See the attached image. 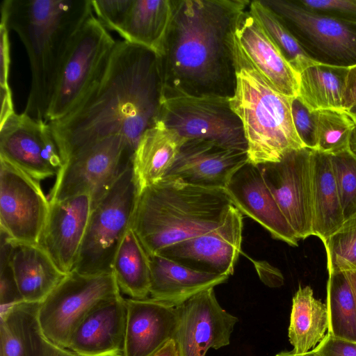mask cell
I'll return each instance as SVG.
<instances>
[{"label": "cell", "mask_w": 356, "mask_h": 356, "mask_svg": "<svg viewBox=\"0 0 356 356\" xmlns=\"http://www.w3.org/2000/svg\"><path fill=\"white\" fill-rule=\"evenodd\" d=\"M161 102L156 53L117 41L106 70L83 100L65 118L49 122L63 163L115 135L124 137L135 152L143 133L158 122Z\"/></svg>", "instance_id": "obj_1"}, {"label": "cell", "mask_w": 356, "mask_h": 356, "mask_svg": "<svg viewBox=\"0 0 356 356\" xmlns=\"http://www.w3.org/2000/svg\"><path fill=\"white\" fill-rule=\"evenodd\" d=\"M248 0H172V17L156 55L162 97L231 98L236 86L233 31Z\"/></svg>", "instance_id": "obj_2"}, {"label": "cell", "mask_w": 356, "mask_h": 356, "mask_svg": "<svg viewBox=\"0 0 356 356\" xmlns=\"http://www.w3.org/2000/svg\"><path fill=\"white\" fill-rule=\"evenodd\" d=\"M90 0H3L1 17L22 42L31 88L24 113L45 121L64 59L92 13Z\"/></svg>", "instance_id": "obj_3"}, {"label": "cell", "mask_w": 356, "mask_h": 356, "mask_svg": "<svg viewBox=\"0 0 356 356\" xmlns=\"http://www.w3.org/2000/svg\"><path fill=\"white\" fill-rule=\"evenodd\" d=\"M232 205L225 188L163 179L138 195L132 229L151 256L218 227Z\"/></svg>", "instance_id": "obj_4"}, {"label": "cell", "mask_w": 356, "mask_h": 356, "mask_svg": "<svg viewBox=\"0 0 356 356\" xmlns=\"http://www.w3.org/2000/svg\"><path fill=\"white\" fill-rule=\"evenodd\" d=\"M292 99L275 90L254 70L236 71L229 103L243 125L249 163L278 162L286 152L305 147L293 124Z\"/></svg>", "instance_id": "obj_5"}, {"label": "cell", "mask_w": 356, "mask_h": 356, "mask_svg": "<svg viewBox=\"0 0 356 356\" xmlns=\"http://www.w3.org/2000/svg\"><path fill=\"white\" fill-rule=\"evenodd\" d=\"M138 196L131 165L92 207L73 270L86 275L113 273L115 253L132 227Z\"/></svg>", "instance_id": "obj_6"}, {"label": "cell", "mask_w": 356, "mask_h": 356, "mask_svg": "<svg viewBox=\"0 0 356 356\" xmlns=\"http://www.w3.org/2000/svg\"><path fill=\"white\" fill-rule=\"evenodd\" d=\"M116 43L92 13L64 59L45 122L59 120L79 105L106 70Z\"/></svg>", "instance_id": "obj_7"}, {"label": "cell", "mask_w": 356, "mask_h": 356, "mask_svg": "<svg viewBox=\"0 0 356 356\" xmlns=\"http://www.w3.org/2000/svg\"><path fill=\"white\" fill-rule=\"evenodd\" d=\"M134 149L115 135L99 140L69 159L56 175L50 203L81 194L92 198V209L120 174L132 165Z\"/></svg>", "instance_id": "obj_8"}, {"label": "cell", "mask_w": 356, "mask_h": 356, "mask_svg": "<svg viewBox=\"0 0 356 356\" xmlns=\"http://www.w3.org/2000/svg\"><path fill=\"white\" fill-rule=\"evenodd\" d=\"M120 294L113 273L86 275L72 270L40 303L38 321L44 336L68 348L74 330L87 314Z\"/></svg>", "instance_id": "obj_9"}, {"label": "cell", "mask_w": 356, "mask_h": 356, "mask_svg": "<svg viewBox=\"0 0 356 356\" xmlns=\"http://www.w3.org/2000/svg\"><path fill=\"white\" fill-rule=\"evenodd\" d=\"M185 140L204 139L247 152L242 123L229 98L174 95L162 97L159 121Z\"/></svg>", "instance_id": "obj_10"}, {"label": "cell", "mask_w": 356, "mask_h": 356, "mask_svg": "<svg viewBox=\"0 0 356 356\" xmlns=\"http://www.w3.org/2000/svg\"><path fill=\"white\" fill-rule=\"evenodd\" d=\"M273 10L314 63L356 65V25L308 10L296 0H261Z\"/></svg>", "instance_id": "obj_11"}, {"label": "cell", "mask_w": 356, "mask_h": 356, "mask_svg": "<svg viewBox=\"0 0 356 356\" xmlns=\"http://www.w3.org/2000/svg\"><path fill=\"white\" fill-rule=\"evenodd\" d=\"M49 211L40 181L0 156L1 231L15 241L39 244Z\"/></svg>", "instance_id": "obj_12"}, {"label": "cell", "mask_w": 356, "mask_h": 356, "mask_svg": "<svg viewBox=\"0 0 356 356\" xmlns=\"http://www.w3.org/2000/svg\"><path fill=\"white\" fill-rule=\"evenodd\" d=\"M312 150L286 152L278 162L258 165L283 215L299 239L312 236Z\"/></svg>", "instance_id": "obj_13"}, {"label": "cell", "mask_w": 356, "mask_h": 356, "mask_svg": "<svg viewBox=\"0 0 356 356\" xmlns=\"http://www.w3.org/2000/svg\"><path fill=\"white\" fill-rule=\"evenodd\" d=\"M0 156L39 181L56 175L64 164L49 122L24 113L0 125Z\"/></svg>", "instance_id": "obj_14"}, {"label": "cell", "mask_w": 356, "mask_h": 356, "mask_svg": "<svg viewBox=\"0 0 356 356\" xmlns=\"http://www.w3.org/2000/svg\"><path fill=\"white\" fill-rule=\"evenodd\" d=\"M233 55L236 72L252 68L279 92L291 97L298 96L299 74L248 8L239 15L235 23Z\"/></svg>", "instance_id": "obj_15"}, {"label": "cell", "mask_w": 356, "mask_h": 356, "mask_svg": "<svg viewBox=\"0 0 356 356\" xmlns=\"http://www.w3.org/2000/svg\"><path fill=\"white\" fill-rule=\"evenodd\" d=\"M213 289L202 291L176 307L178 323L174 340L180 356H205L211 348L229 344L238 318L221 307Z\"/></svg>", "instance_id": "obj_16"}, {"label": "cell", "mask_w": 356, "mask_h": 356, "mask_svg": "<svg viewBox=\"0 0 356 356\" xmlns=\"http://www.w3.org/2000/svg\"><path fill=\"white\" fill-rule=\"evenodd\" d=\"M242 230V213L232 205L218 227L169 246L156 254L195 270L229 276L234 273L241 252Z\"/></svg>", "instance_id": "obj_17"}, {"label": "cell", "mask_w": 356, "mask_h": 356, "mask_svg": "<svg viewBox=\"0 0 356 356\" xmlns=\"http://www.w3.org/2000/svg\"><path fill=\"white\" fill-rule=\"evenodd\" d=\"M248 161L245 151L225 148L208 140L188 139L182 144L163 179L225 188L233 175Z\"/></svg>", "instance_id": "obj_18"}, {"label": "cell", "mask_w": 356, "mask_h": 356, "mask_svg": "<svg viewBox=\"0 0 356 356\" xmlns=\"http://www.w3.org/2000/svg\"><path fill=\"white\" fill-rule=\"evenodd\" d=\"M233 205L276 239L298 246L300 240L278 207L258 165L248 161L231 177L225 187Z\"/></svg>", "instance_id": "obj_19"}, {"label": "cell", "mask_w": 356, "mask_h": 356, "mask_svg": "<svg viewBox=\"0 0 356 356\" xmlns=\"http://www.w3.org/2000/svg\"><path fill=\"white\" fill-rule=\"evenodd\" d=\"M92 211V198L81 194L50 203L40 245L65 274L74 270Z\"/></svg>", "instance_id": "obj_20"}, {"label": "cell", "mask_w": 356, "mask_h": 356, "mask_svg": "<svg viewBox=\"0 0 356 356\" xmlns=\"http://www.w3.org/2000/svg\"><path fill=\"white\" fill-rule=\"evenodd\" d=\"M127 321L126 298L106 299L81 321L68 348L79 356H124Z\"/></svg>", "instance_id": "obj_21"}, {"label": "cell", "mask_w": 356, "mask_h": 356, "mask_svg": "<svg viewBox=\"0 0 356 356\" xmlns=\"http://www.w3.org/2000/svg\"><path fill=\"white\" fill-rule=\"evenodd\" d=\"M127 321L124 356H153L174 339L176 307L152 298H126Z\"/></svg>", "instance_id": "obj_22"}, {"label": "cell", "mask_w": 356, "mask_h": 356, "mask_svg": "<svg viewBox=\"0 0 356 356\" xmlns=\"http://www.w3.org/2000/svg\"><path fill=\"white\" fill-rule=\"evenodd\" d=\"M151 298L177 307L229 276L195 270L159 254L149 256Z\"/></svg>", "instance_id": "obj_23"}, {"label": "cell", "mask_w": 356, "mask_h": 356, "mask_svg": "<svg viewBox=\"0 0 356 356\" xmlns=\"http://www.w3.org/2000/svg\"><path fill=\"white\" fill-rule=\"evenodd\" d=\"M8 238L9 259L24 301L41 303L67 274L40 244Z\"/></svg>", "instance_id": "obj_24"}, {"label": "cell", "mask_w": 356, "mask_h": 356, "mask_svg": "<svg viewBox=\"0 0 356 356\" xmlns=\"http://www.w3.org/2000/svg\"><path fill=\"white\" fill-rule=\"evenodd\" d=\"M185 140L176 131L161 122L143 133L132 159L138 195L165 177Z\"/></svg>", "instance_id": "obj_25"}, {"label": "cell", "mask_w": 356, "mask_h": 356, "mask_svg": "<svg viewBox=\"0 0 356 356\" xmlns=\"http://www.w3.org/2000/svg\"><path fill=\"white\" fill-rule=\"evenodd\" d=\"M312 236L324 243L344 222L330 154L312 150Z\"/></svg>", "instance_id": "obj_26"}, {"label": "cell", "mask_w": 356, "mask_h": 356, "mask_svg": "<svg viewBox=\"0 0 356 356\" xmlns=\"http://www.w3.org/2000/svg\"><path fill=\"white\" fill-rule=\"evenodd\" d=\"M39 305L22 302L0 312V356H44L47 339L38 321Z\"/></svg>", "instance_id": "obj_27"}, {"label": "cell", "mask_w": 356, "mask_h": 356, "mask_svg": "<svg viewBox=\"0 0 356 356\" xmlns=\"http://www.w3.org/2000/svg\"><path fill=\"white\" fill-rule=\"evenodd\" d=\"M172 0H133L119 33L124 40L154 51L163 46L172 17Z\"/></svg>", "instance_id": "obj_28"}, {"label": "cell", "mask_w": 356, "mask_h": 356, "mask_svg": "<svg viewBox=\"0 0 356 356\" xmlns=\"http://www.w3.org/2000/svg\"><path fill=\"white\" fill-rule=\"evenodd\" d=\"M328 330L325 304L314 297L309 286H299L292 300L288 336L293 351L303 354L314 349Z\"/></svg>", "instance_id": "obj_29"}, {"label": "cell", "mask_w": 356, "mask_h": 356, "mask_svg": "<svg viewBox=\"0 0 356 356\" xmlns=\"http://www.w3.org/2000/svg\"><path fill=\"white\" fill-rule=\"evenodd\" d=\"M348 70L316 63L309 65L299 74L298 97L313 111L343 108Z\"/></svg>", "instance_id": "obj_30"}, {"label": "cell", "mask_w": 356, "mask_h": 356, "mask_svg": "<svg viewBox=\"0 0 356 356\" xmlns=\"http://www.w3.org/2000/svg\"><path fill=\"white\" fill-rule=\"evenodd\" d=\"M113 273L118 287L131 298L149 295V257L131 228L126 233L113 259Z\"/></svg>", "instance_id": "obj_31"}, {"label": "cell", "mask_w": 356, "mask_h": 356, "mask_svg": "<svg viewBox=\"0 0 356 356\" xmlns=\"http://www.w3.org/2000/svg\"><path fill=\"white\" fill-rule=\"evenodd\" d=\"M326 307L327 332L356 342V302L346 272L328 273Z\"/></svg>", "instance_id": "obj_32"}, {"label": "cell", "mask_w": 356, "mask_h": 356, "mask_svg": "<svg viewBox=\"0 0 356 356\" xmlns=\"http://www.w3.org/2000/svg\"><path fill=\"white\" fill-rule=\"evenodd\" d=\"M248 10L298 74L315 63L305 53L280 17L261 0L251 1Z\"/></svg>", "instance_id": "obj_33"}, {"label": "cell", "mask_w": 356, "mask_h": 356, "mask_svg": "<svg viewBox=\"0 0 356 356\" xmlns=\"http://www.w3.org/2000/svg\"><path fill=\"white\" fill-rule=\"evenodd\" d=\"M355 119L345 109L317 111V145L315 150L334 154L348 149Z\"/></svg>", "instance_id": "obj_34"}, {"label": "cell", "mask_w": 356, "mask_h": 356, "mask_svg": "<svg viewBox=\"0 0 356 356\" xmlns=\"http://www.w3.org/2000/svg\"><path fill=\"white\" fill-rule=\"evenodd\" d=\"M328 273L356 272V214L323 243Z\"/></svg>", "instance_id": "obj_35"}, {"label": "cell", "mask_w": 356, "mask_h": 356, "mask_svg": "<svg viewBox=\"0 0 356 356\" xmlns=\"http://www.w3.org/2000/svg\"><path fill=\"white\" fill-rule=\"evenodd\" d=\"M330 156L345 221L356 214V158L348 150Z\"/></svg>", "instance_id": "obj_36"}, {"label": "cell", "mask_w": 356, "mask_h": 356, "mask_svg": "<svg viewBox=\"0 0 356 356\" xmlns=\"http://www.w3.org/2000/svg\"><path fill=\"white\" fill-rule=\"evenodd\" d=\"M9 249V238L1 231L0 312L16 304L24 302L18 289L10 262Z\"/></svg>", "instance_id": "obj_37"}, {"label": "cell", "mask_w": 356, "mask_h": 356, "mask_svg": "<svg viewBox=\"0 0 356 356\" xmlns=\"http://www.w3.org/2000/svg\"><path fill=\"white\" fill-rule=\"evenodd\" d=\"M291 113L298 137L305 147L316 149L317 145V111L311 110L297 96L293 97Z\"/></svg>", "instance_id": "obj_38"}, {"label": "cell", "mask_w": 356, "mask_h": 356, "mask_svg": "<svg viewBox=\"0 0 356 356\" xmlns=\"http://www.w3.org/2000/svg\"><path fill=\"white\" fill-rule=\"evenodd\" d=\"M92 12L106 29L120 33L133 0H90Z\"/></svg>", "instance_id": "obj_39"}, {"label": "cell", "mask_w": 356, "mask_h": 356, "mask_svg": "<svg viewBox=\"0 0 356 356\" xmlns=\"http://www.w3.org/2000/svg\"><path fill=\"white\" fill-rule=\"evenodd\" d=\"M315 13L356 25V0H296Z\"/></svg>", "instance_id": "obj_40"}, {"label": "cell", "mask_w": 356, "mask_h": 356, "mask_svg": "<svg viewBox=\"0 0 356 356\" xmlns=\"http://www.w3.org/2000/svg\"><path fill=\"white\" fill-rule=\"evenodd\" d=\"M9 29L6 19L1 17L0 25V86L1 106L3 108L13 107L12 92L8 84V76L10 65V44Z\"/></svg>", "instance_id": "obj_41"}, {"label": "cell", "mask_w": 356, "mask_h": 356, "mask_svg": "<svg viewBox=\"0 0 356 356\" xmlns=\"http://www.w3.org/2000/svg\"><path fill=\"white\" fill-rule=\"evenodd\" d=\"M313 350L318 356H356V342L334 337L327 332Z\"/></svg>", "instance_id": "obj_42"}, {"label": "cell", "mask_w": 356, "mask_h": 356, "mask_svg": "<svg viewBox=\"0 0 356 356\" xmlns=\"http://www.w3.org/2000/svg\"><path fill=\"white\" fill-rule=\"evenodd\" d=\"M356 104V65L348 70L343 108L348 109Z\"/></svg>", "instance_id": "obj_43"}, {"label": "cell", "mask_w": 356, "mask_h": 356, "mask_svg": "<svg viewBox=\"0 0 356 356\" xmlns=\"http://www.w3.org/2000/svg\"><path fill=\"white\" fill-rule=\"evenodd\" d=\"M44 356H79L69 348L56 345L47 340Z\"/></svg>", "instance_id": "obj_44"}, {"label": "cell", "mask_w": 356, "mask_h": 356, "mask_svg": "<svg viewBox=\"0 0 356 356\" xmlns=\"http://www.w3.org/2000/svg\"><path fill=\"white\" fill-rule=\"evenodd\" d=\"M153 356H180V355L175 341L170 339Z\"/></svg>", "instance_id": "obj_45"}, {"label": "cell", "mask_w": 356, "mask_h": 356, "mask_svg": "<svg viewBox=\"0 0 356 356\" xmlns=\"http://www.w3.org/2000/svg\"><path fill=\"white\" fill-rule=\"evenodd\" d=\"M348 150L356 158V126L351 134Z\"/></svg>", "instance_id": "obj_46"}, {"label": "cell", "mask_w": 356, "mask_h": 356, "mask_svg": "<svg viewBox=\"0 0 356 356\" xmlns=\"http://www.w3.org/2000/svg\"><path fill=\"white\" fill-rule=\"evenodd\" d=\"M275 356H318L315 351L312 349L303 354L295 353L293 350L289 352H281L275 355Z\"/></svg>", "instance_id": "obj_47"}, {"label": "cell", "mask_w": 356, "mask_h": 356, "mask_svg": "<svg viewBox=\"0 0 356 356\" xmlns=\"http://www.w3.org/2000/svg\"><path fill=\"white\" fill-rule=\"evenodd\" d=\"M346 273L353 288L356 302V272H346Z\"/></svg>", "instance_id": "obj_48"}, {"label": "cell", "mask_w": 356, "mask_h": 356, "mask_svg": "<svg viewBox=\"0 0 356 356\" xmlns=\"http://www.w3.org/2000/svg\"><path fill=\"white\" fill-rule=\"evenodd\" d=\"M356 120V104L346 110Z\"/></svg>", "instance_id": "obj_49"}]
</instances>
